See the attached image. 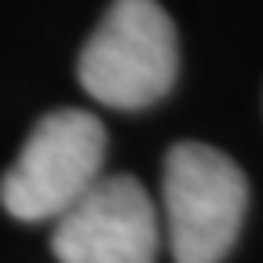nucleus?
<instances>
[{
	"mask_svg": "<svg viewBox=\"0 0 263 263\" xmlns=\"http://www.w3.org/2000/svg\"><path fill=\"white\" fill-rule=\"evenodd\" d=\"M179 37L157 0H114L77 59L81 88L103 106L146 110L172 91Z\"/></svg>",
	"mask_w": 263,
	"mask_h": 263,
	"instance_id": "nucleus-1",
	"label": "nucleus"
},
{
	"mask_svg": "<svg viewBox=\"0 0 263 263\" xmlns=\"http://www.w3.org/2000/svg\"><path fill=\"white\" fill-rule=\"evenodd\" d=\"M106 128L88 110H51L33 124L26 146L0 183V201L22 223L59 219L103 179Z\"/></svg>",
	"mask_w": 263,
	"mask_h": 263,
	"instance_id": "nucleus-2",
	"label": "nucleus"
},
{
	"mask_svg": "<svg viewBox=\"0 0 263 263\" xmlns=\"http://www.w3.org/2000/svg\"><path fill=\"white\" fill-rule=\"evenodd\" d=\"M164 223L176 263H223L249 212V179L209 143H176L164 157Z\"/></svg>",
	"mask_w": 263,
	"mask_h": 263,
	"instance_id": "nucleus-3",
	"label": "nucleus"
},
{
	"mask_svg": "<svg viewBox=\"0 0 263 263\" xmlns=\"http://www.w3.org/2000/svg\"><path fill=\"white\" fill-rule=\"evenodd\" d=\"M157 209L132 176H103L51 234L59 263H157Z\"/></svg>",
	"mask_w": 263,
	"mask_h": 263,
	"instance_id": "nucleus-4",
	"label": "nucleus"
}]
</instances>
